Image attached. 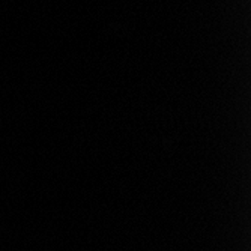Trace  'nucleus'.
Returning a JSON list of instances; mask_svg holds the SVG:
<instances>
[]
</instances>
